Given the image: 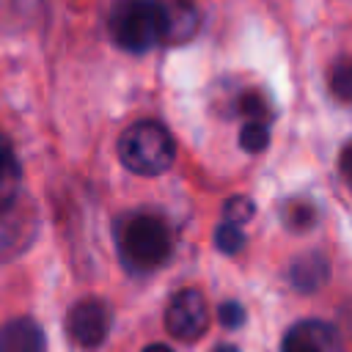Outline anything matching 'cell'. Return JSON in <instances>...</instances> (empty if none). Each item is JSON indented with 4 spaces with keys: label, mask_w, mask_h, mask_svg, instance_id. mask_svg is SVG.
Here are the masks:
<instances>
[{
    "label": "cell",
    "mask_w": 352,
    "mask_h": 352,
    "mask_svg": "<svg viewBox=\"0 0 352 352\" xmlns=\"http://www.w3.org/2000/svg\"><path fill=\"white\" fill-rule=\"evenodd\" d=\"M280 352H344V346L333 324L319 319H302L289 327Z\"/></svg>",
    "instance_id": "obj_7"
},
{
    "label": "cell",
    "mask_w": 352,
    "mask_h": 352,
    "mask_svg": "<svg viewBox=\"0 0 352 352\" xmlns=\"http://www.w3.org/2000/svg\"><path fill=\"white\" fill-rule=\"evenodd\" d=\"M338 165H341V173H344V179H346V182L352 184V143H346V146L341 148Z\"/></svg>",
    "instance_id": "obj_19"
},
{
    "label": "cell",
    "mask_w": 352,
    "mask_h": 352,
    "mask_svg": "<svg viewBox=\"0 0 352 352\" xmlns=\"http://www.w3.org/2000/svg\"><path fill=\"white\" fill-rule=\"evenodd\" d=\"M165 327L179 341H198L209 327V311L204 294L198 289L176 292L165 311Z\"/></svg>",
    "instance_id": "obj_5"
},
{
    "label": "cell",
    "mask_w": 352,
    "mask_h": 352,
    "mask_svg": "<svg viewBox=\"0 0 352 352\" xmlns=\"http://www.w3.org/2000/svg\"><path fill=\"white\" fill-rule=\"evenodd\" d=\"M314 217H316V212H314V206H311L308 201H294V204H289V209H286V223H289L294 231L311 228V226H314Z\"/></svg>",
    "instance_id": "obj_16"
},
{
    "label": "cell",
    "mask_w": 352,
    "mask_h": 352,
    "mask_svg": "<svg viewBox=\"0 0 352 352\" xmlns=\"http://www.w3.org/2000/svg\"><path fill=\"white\" fill-rule=\"evenodd\" d=\"M19 179V162L14 154V146L6 135H0V198L16 192L14 184Z\"/></svg>",
    "instance_id": "obj_12"
},
{
    "label": "cell",
    "mask_w": 352,
    "mask_h": 352,
    "mask_svg": "<svg viewBox=\"0 0 352 352\" xmlns=\"http://www.w3.org/2000/svg\"><path fill=\"white\" fill-rule=\"evenodd\" d=\"M118 160L138 176H160L176 160V140L160 121H135L118 138Z\"/></svg>",
    "instance_id": "obj_2"
},
{
    "label": "cell",
    "mask_w": 352,
    "mask_h": 352,
    "mask_svg": "<svg viewBox=\"0 0 352 352\" xmlns=\"http://www.w3.org/2000/svg\"><path fill=\"white\" fill-rule=\"evenodd\" d=\"M107 28L121 50L146 52L168 36V6L160 0H118Z\"/></svg>",
    "instance_id": "obj_1"
},
{
    "label": "cell",
    "mask_w": 352,
    "mask_h": 352,
    "mask_svg": "<svg viewBox=\"0 0 352 352\" xmlns=\"http://www.w3.org/2000/svg\"><path fill=\"white\" fill-rule=\"evenodd\" d=\"M47 338L36 319L16 316L0 327V352H44Z\"/></svg>",
    "instance_id": "obj_8"
},
{
    "label": "cell",
    "mask_w": 352,
    "mask_h": 352,
    "mask_svg": "<svg viewBox=\"0 0 352 352\" xmlns=\"http://www.w3.org/2000/svg\"><path fill=\"white\" fill-rule=\"evenodd\" d=\"M36 234V209L33 204L19 195L0 198V256H14L30 245Z\"/></svg>",
    "instance_id": "obj_4"
},
{
    "label": "cell",
    "mask_w": 352,
    "mask_h": 352,
    "mask_svg": "<svg viewBox=\"0 0 352 352\" xmlns=\"http://www.w3.org/2000/svg\"><path fill=\"white\" fill-rule=\"evenodd\" d=\"M330 275V264L322 253H305L292 261L289 267V280L297 292H316Z\"/></svg>",
    "instance_id": "obj_9"
},
{
    "label": "cell",
    "mask_w": 352,
    "mask_h": 352,
    "mask_svg": "<svg viewBox=\"0 0 352 352\" xmlns=\"http://www.w3.org/2000/svg\"><path fill=\"white\" fill-rule=\"evenodd\" d=\"M239 107H242V113L253 116V121H258V116L264 113V102H261L258 94H245V96L239 99Z\"/></svg>",
    "instance_id": "obj_18"
},
{
    "label": "cell",
    "mask_w": 352,
    "mask_h": 352,
    "mask_svg": "<svg viewBox=\"0 0 352 352\" xmlns=\"http://www.w3.org/2000/svg\"><path fill=\"white\" fill-rule=\"evenodd\" d=\"M143 352H173V349H170L168 344H148Z\"/></svg>",
    "instance_id": "obj_20"
},
{
    "label": "cell",
    "mask_w": 352,
    "mask_h": 352,
    "mask_svg": "<svg viewBox=\"0 0 352 352\" xmlns=\"http://www.w3.org/2000/svg\"><path fill=\"white\" fill-rule=\"evenodd\" d=\"M239 146L245 151H250V154L264 151L270 146V129H267V124L264 121H248L242 126V132H239Z\"/></svg>",
    "instance_id": "obj_13"
},
{
    "label": "cell",
    "mask_w": 352,
    "mask_h": 352,
    "mask_svg": "<svg viewBox=\"0 0 352 352\" xmlns=\"http://www.w3.org/2000/svg\"><path fill=\"white\" fill-rule=\"evenodd\" d=\"M217 319H220V324H223V327L234 330V327H239V324L245 322V308H242L239 302L228 300V302H223V305L217 308Z\"/></svg>",
    "instance_id": "obj_17"
},
{
    "label": "cell",
    "mask_w": 352,
    "mask_h": 352,
    "mask_svg": "<svg viewBox=\"0 0 352 352\" xmlns=\"http://www.w3.org/2000/svg\"><path fill=\"white\" fill-rule=\"evenodd\" d=\"M121 261L135 272H151L170 256V231L154 214H132L118 228Z\"/></svg>",
    "instance_id": "obj_3"
},
{
    "label": "cell",
    "mask_w": 352,
    "mask_h": 352,
    "mask_svg": "<svg viewBox=\"0 0 352 352\" xmlns=\"http://www.w3.org/2000/svg\"><path fill=\"white\" fill-rule=\"evenodd\" d=\"M253 212H256V206H253L250 198L234 195V198H228L223 204V223H231V226H239L242 228V223H248L253 217Z\"/></svg>",
    "instance_id": "obj_14"
},
{
    "label": "cell",
    "mask_w": 352,
    "mask_h": 352,
    "mask_svg": "<svg viewBox=\"0 0 352 352\" xmlns=\"http://www.w3.org/2000/svg\"><path fill=\"white\" fill-rule=\"evenodd\" d=\"M212 352H239L236 346H231V344H220V346H214Z\"/></svg>",
    "instance_id": "obj_21"
},
{
    "label": "cell",
    "mask_w": 352,
    "mask_h": 352,
    "mask_svg": "<svg viewBox=\"0 0 352 352\" xmlns=\"http://www.w3.org/2000/svg\"><path fill=\"white\" fill-rule=\"evenodd\" d=\"M198 30V11L187 3H176L173 8H168V36L165 41H187L192 33Z\"/></svg>",
    "instance_id": "obj_10"
},
{
    "label": "cell",
    "mask_w": 352,
    "mask_h": 352,
    "mask_svg": "<svg viewBox=\"0 0 352 352\" xmlns=\"http://www.w3.org/2000/svg\"><path fill=\"white\" fill-rule=\"evenodd\" d=\"M214 245L223 250V253H236V250H242V245H245V234H242V228L239 226H231V223H220L217 228H214Z\"/></svg>",
    "instance_id": "obj_15"
},
{
    "label": "cell",
    "mask_w": 352,
    "mask_h": 352,
    "mask_svg": "<svg viewBox=\"0 0 352 352\" xmlns=\"http://www.w3.org/2000/svg\"><path fill=\"white\" fill-rule=\"evenodd\" d=\"M66 330L72 336V341L80 349H96L102 346V341L107 338L110 330V311L102 300H80L77 305H72L69 316H66Z\"/></svg>",
    "instance_id": "obj_6"
},
{
    "label": "cell",
    "mask_w": 352,
    "mask_h": 352,
    "mask_svg": "<svg viewBox=\"0 0 352 352\" xmlns=\"http://www.w3.org/2000/svg\"><path fill=\"white\" fill-rule=\"evenodd\" d=\"M327 85H330V94L338 102L352 104V58H341V60H336L330 66Z\"/></svg>",
    "instance_id": "obj_11"
}]
</instances>
